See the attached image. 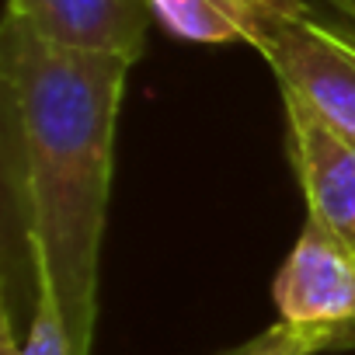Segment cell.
<instances>
[{"label": "cell", "instance_id": "2", "mask_svg": "<svg viewBox=\"0 0 355 355\" xmlns=\"http://www.w3.org/2000/svg\"><path fill=\"white\" fill-rule=\"evenodd\" d=\"M272 300L279 320L310 338L317 352L355 348V248L306 216L275 272Z\"/></svg>", "mask_w": 355, "mask_h": 355}, {"label": "cell", "instance_id": "1", "mask_svg": "<svg viewBox=\"0 0 355 355\" xmlns=\"http://www.w3.org/2000/svg\"><path fill=\"white\" fill-rule=\"evenodd\" d=\"M129 67L122 56L56 46L4 15L8 206L21 209L28 275L53 289L73 355H91L94 341L115 125Z\"/></svg>", "mask_w": 355, "mask_h": 355}, {"label": "cell", "instance_id": "9", "mask_svg": "<svg viewBox=\"0 0 355 355\" xmlns=\"http://www.w3.org/2000/svg\"><path fill=\"white\" fill-rule=\"evenodd\" d=\"M324 4L334 11V18L348 28V35L355 39V0H324Z\"/></svg>", "mask_w": 355, "mask_h": 355}, {"label": "cell", "instance_id": "6", "mask_svg": "<svg viewBox=\"0 0 355 355\" xmlns=\"http://www.w3.org/2000/svg\"><path fill=\"white\" fill-rule=\"evenodd\" d=\"M32 286H35V296H32L21 331L8 313L0 317V355H73L53 289L42 279H32Z\"/></svg>", "mask_w": 355, "mask_h": 355}, {"label": "cell", "instance_id": "3", "mask_svg": "<svg viewBox=\"0 0 355 355\" xmlns=\"http://www.w3.org/2000/svg\"><path fill=\"white\" fill-rule=\"evenodd\" d=\"M279 91L313 108L327 125L355 143V39L317 21L310 11L275 15L254 46Z\"/></svg>", "mask_w": 355, "mask_h": 355}, {"label": "cell", "instance_id": "7", "mask_svg": "<svg viewBox=\"0 0 355 355\" xmlns=\"http://www.w3.org/2000/svg\"><path fill=\"white\" fill-rule=\"evenodd\" d=\"M220 355H320V352L310 338H303L289 324L275 320L261 334H254V338H248V341H241V345H234Z\"/></svg>", "mask_w": 355, "mask_h": 355}, {"label": "cell", "instance_id": "8", "mask_svg": "<svg viewBox=\"0 0 355 355\" xmlns=\"http://www.w3.org/2000/svg\"><path fill=\"white\" fill-rule=\"evenodd\" d=\"M227 4H230L234 11H241V15L254 25L258 39H261L265 25H268L275 15H300V11H310L303 0H227ZM258 39H254V46H258Z\"/></svg>", "mask_w": 355, "mask_h": 355}, {"label": "cell", "instance_id": "5", "mask_svg": "<svg viewBox=\"0 0 355 355\" xmlns=\"http://www.w3.org/2000/svg\"><path fill=\"white\" fill-rule=\"evenodd\" d=\"M8 15L56 46L129 63L143 56L153 18L150 0H8Z\"/></svg>", "mask_w": 355, "mask_h": 355}, {"label": "cell", "instance_id": "4", "mask_svg": "<svg viewBox=\"0 0 355 355\" xmlns=\"http://www.w3.org/2000/svg\"><path fill=\"white\" fill-rule=\"evenodd\" d=\"M282 108L289 160L306 199V216L355 248V143L289 91H282Z\"/></svg>", "mask_w": 355, "mask_h": 355}]
</instances>
